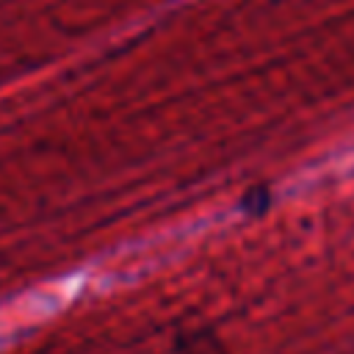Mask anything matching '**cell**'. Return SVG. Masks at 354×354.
Masks as SVG:
<instances>
[{"instance_id":"6da1fadb","label":"cell","mask_w":354,"mask_h":354,"mask_svg":"<svg viewBox=\"0 0 354 354\" xmlns=\"http://www.w3.org/2000/svg\"><path fill=\"white\" fill-rule=\"evenodd\" d=\"M177 351L180 354H227L218 337L207 329H185L177 335Z\"/></svg>"}]
</instances>
